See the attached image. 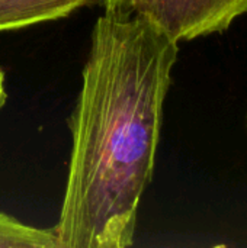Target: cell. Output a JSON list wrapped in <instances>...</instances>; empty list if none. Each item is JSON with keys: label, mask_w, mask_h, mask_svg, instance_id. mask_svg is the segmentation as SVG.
<instances>
[{"label": "cell", "mask_w": 247, "mask_h": 248, "mask_svg": "<svg viewBox=\"0 0 247 248\" xmlns=\"http://www.w3.org/2000/svg\"><path fill=\"white\" fill-rule=\"evenodd\" d=\"M115 12L146 17L179 44L229 29L247 0H121Z\"/></svg>", "instance_id": "7a4b0ae2"}, {"label": "cell", "mask_w": 247, "mask_h": 248, "mask_svg": "<svg viewBox=\"0 0 247 248\" xmlns=\"http://www.w3.org/2000/svg\"><path fill=\"white\" fill-rule=\"evenodd\" d=\"M99 0H0V32L66 17Z\"/></svg>", "instance_id": "3957f363"}, {"label": "cell", "mask_w": 247, "mask_h": 248, "mask_svg": "<svg viewBox=\"0 0 247 248\" xmlns=\"http://www.w3.org/2000/svg\"><path fill=\"white\" fill-rule=\"evenodd\" d=\"M99 3L105 7V10H111V12H115L119 4H121V0H99Z\"/></svg>", "instance_id": "5b68a950"}, {"label": "cell", "mask_w": 247, "mask_h": 248, "mask_svg": "<svg viewBox=\"0 0 247 248\" xmlns=\"http://www.w3.org/2000/svg\"><path fill=\"white\" fill-rule=\"evenodd\" d=\"M179 44L141 16L105 10L70 118L60 248H127L151 183Z\"/></svg>", "instance_id": "6da1fadb"}, {"label": "cell", "mask_w": 247, "mask_h": 248, "mask_svg": "<svg viewBox=\"0 0 247 248\" xmlns=\"http://www.w3.org/2000/svg\"><path fill=\"white\" fill-rule=\"evenodd\" d=\"M0 248H60L52 228H35L0 212Z\"/></svg>", "instance_id": "277c9868"}, {"label": "cell", "mask_w": 247, "mask_h": 248, "mask_svg": "<svg viewBox=\"0 0 247 248\" xmlns=\"http://www.w3.org/2000/svg\"><path fill=\"white\" fill-rule=\"evenodd\" d=\"M6 97H7V94H6V90H4V74L0 70V109L6 102Z\"/></svg>", "instance_id": "8992f818"}]
</instances>
